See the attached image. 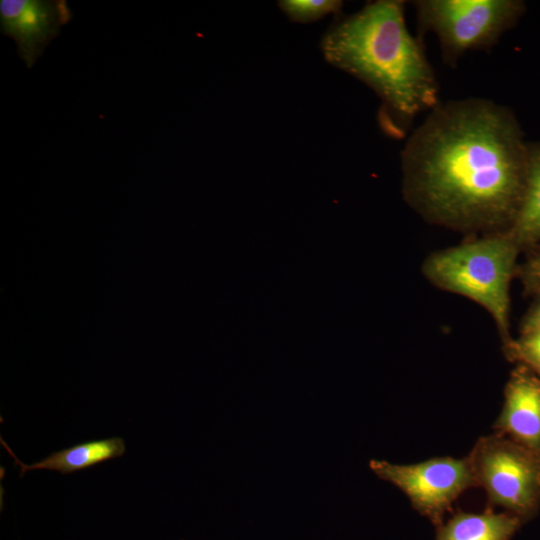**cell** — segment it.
Masks as SVG:
<instances>
[{"label": "cell", "mask_w": 540, "mask_h": 540, "mask_svg": "<svg viewBox=\"0 0 540 540\" xmlns=\"http://www.w3.org/2000/svg\"><path fill=\"white\" fill-rule=\"evenodd\" d=\"M524 523L509 512H457L437 527L435 540H511Z\"/></svg>", "instance_id": "30bf717a"}, {"label": "cell", "mask_w": 540, "mask_h": 540, "mask_svg": "<svg viewBox=\"0 0 540 540\" xmlns=\"http://www.w3.org/2000/svg\"><path fill=\"white\" fill-rule=\"evenodd\" d=\"M527 367L530 368L538 377H540V365H532Z\"/></svg>", "instance_id": "2e32d148"}, {"label": "cell", "mask_w": 540, "mask_h": 540, "mask_svg": "<svg viewBox=\"0 0 540 540\" xmlns=\"http://www.w3.org/2000/svg\"><path fill=\"white\" fill-rule=\"evenodd\" d=\"M278 5L292 21L309 23L339 13L343 3L338 0H283Z\"/></svg>", "instance_id": "7c38bea8"}, {"label": "cell", "mask_w": 540, "mask_h": 540, "mask_svg": "<svg viewBox=\"0 0 540 540\" xmlns=\"http://www.w3.org/2000/svg\"><path fill=\"white\" fill-rule=\"evenodd\" d=\"M519 251L507 231L497 232L432 253L422 270L432 284L487 310L505 345L511 340L509 287Z\"/></svg>", "instance_id": "3957f363"}, {"label": "cell", "mask_w": 540, "mask_h": 540, "mask_svg": "<svg viewBox=\"0 0 540 540\" xmlns=\"http://www.w3.org/2000/svg\"><path fill=\"white\" fill-rule=\"evenodd\" d=\"M404 6L400 0L367 3L336 20L320 42L328 63L376 93L379 125L394 138L439 104L438 82L422 43L408 30Z\"/></svg>", "instance_id": "7a4b0ae2"}, {"label": "cell", "mask_w": 540, "mask_h": 540, "mask_svg": "<svg viewBox=\"0 0 540 540\" xmlns=\"http://www.w3.org/2000/svg\"><path fill=\"white\" fill-rule=\"evenodd\" d=\"M506 357L525 366L540 365V331L522 333L504 345Z\"/></svg>", "instance_id": "4fadbf2b"}, {"label": "cell", "mask_w": 540, "mask_h": 540, "mask_svg": "<svg viewBox=\"0 0 540 540\" xmlns=\"http://www.w3.org/2000/svg\"><path fill=\"white\" fill-rule=\"evenodd\" d=\"M369 466L380 479L400 489L412 507L436 527L464 491L477 487L468 457H434L415 464L372 459Z\"/></svg>", "instance_id": "8992f818"}, {"label": "cell", "mask_w": 540, "mask_h": 540, "mask_svg": "<svg viewBox=\"0 0 540 540\" xmlns=\"http://www.w3.org/2000/svg\"><path fill=\"white\" fill-rule=\"evenodd\" d=\"M520 277L528 291L540 292V253L521 267Z\"/></svg>", "instance_id": "5bb4252c"}, {"label": "cell", "mask_w": 540, "mask_h": 540, "mask_svg": "<svg viewBox=\"0 0 540 540\" xmlns=\"http://www.w3.org/2000/svg\"><path fill=\"white\" fill-rule=\"evenodd\" d=\"M527 158L528 145L506 107L481 98L439 103L402 150L404 196L432 223L503 232L521 201Z\"/></svg>", "instance_id": "6da1fadb"}, {"label": "cell", "mask_w": 540, "mask_h": 540, "mask_svg": "<svg viewBox=\"0 0 540 540\" xmlns=\"http://www.w3.org/2000/svg\"><path fill=\"white\" fill-rule=\"evenodd\" d=\"M488 504L525 524L540 511V453L501 434L480 437L467 456Z\"/></svg>", "instance_id": "5b68a950"}, {"label": "cell", "mask_w": 540, "mask_h": 540, "mask_svg": "<svg viewBox=\"0 0 540 540\" xmlns=\"http://www.w3.org/2000/svg\"><path fill=\"white\" fill-rule=\"evenodd\" d=\"M494 429L540 453V377L523 364L510 374Z\"/></svg>", "instance_id": "ba28073f"}, {"label": "cell", "mask_w": 540, "mask_h": 540, "mask_svg": "<svg viewBox=\"0 0 540 540\" xmlns=\"http://www.w3.org/2000/svg\"><path fill=\"white\" fill-rule=\"evenodd\" d=\"M419 31L438 38L443 61L455 66L469 50H486L512 28L524 10L516 0H418Z\"/></svg>", "instance_id": "277c9868"}, {"label": "cell", "mask_w": 540, "mask_h": 540, "mask_svg": "<svg viewBox=\"0 0 540 540\" xmlns=\"http://www.w3.org/2000/svg\"><path fill=\"white\" fill-rule=\"evenodd\" d=\"M0 443L14 459V465L20 468L21 478L28 471L40 469L57 471L63 475L71 474L121 457L126 452L125 441L120 437H111L74 445L27 465L16 457L2 438Z\"/></svg>", "instance_id": "9c48e42d"}, {"label": "cell", "mask_w": 540, "mask_h": 540, "mask_svg": "<svg viewBox=\"0 0 540 540\" xmlns=\"http://www.w3.org/2000/svg\"><path fill=\"white\" fill-rule=\"evenodd\" d=\"M535 331H540V296L524 317L521 325V334Z\"/></svg>", "instance_id": "9a60e30c"}, {"label": "cell", "mask_w": 540, "mask_h": 540, "mask_svg": "<svg viewBox=\"0 0 540 540\" xmlns=\"http://www.w3.org/2000/svg\"><path fill=\"white\" fill-rule=\"evenodd\" d=\"M73 17L66 0H1V33L17 44L19 57L32 68L62 26Z\"/></svg>", "instance_id": "52a82bcc"}, {"label": "cell", "mask_w": 540, "mask_h": 540, "mask_svg": "<svg viewBox=\"0 0 540 540\" xmlns=\"http://www.w3.org/2000/svg\"><path fill=\"white\" fill-rule=\"evenodd\" d=\"M506 231L520 249L540 241V143L528 145L521 201L514 220Z\"/></svg>", "instance_id": "8fae6325"}]
</instances>
